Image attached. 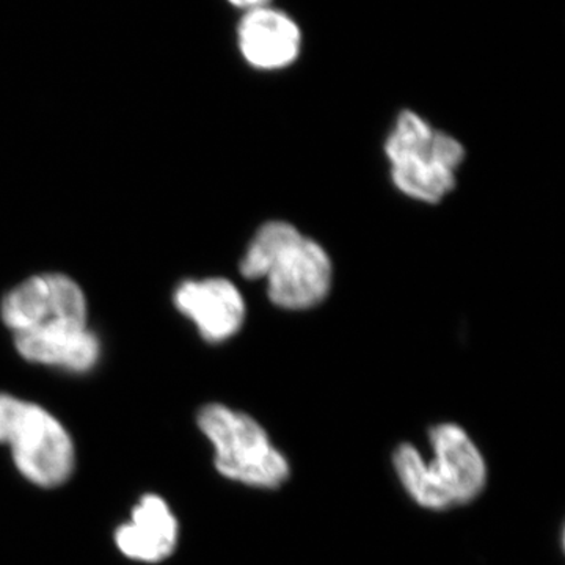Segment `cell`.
Returning a JSON list of instances; mask_svg holds the SVG:
<instances>
[{"mask_svg": "<svg viewBox=\"0 0 565 565\" xmlns=\"http://www.w3.org/2000/svg\"><path fill=\"white\" fill-rule=\"evenodd\" d=\"M241 274L266 280L270 302L282 310H308L332 288V262L321 245L288 222H269L253 237Z\"/></svg>", "mask_w": 565, "mask_h": 565, "instance_id": "cell-1", "label": "cell"}, {"mask_svg": "<svg viewBox=\"0 0 565 565\" xmlns=\"http://www.w3.org/2000/svg\"><path fill=\"white\" fill-rule=\"evenodd\" d=\"M433 459L426 460L412 445L394 452V468L416 503L427 509L470 503L484 489L487 470L479 452L462 427L441 424L430 433Z\"/></svg>", "mask_w": 565, "mask_h": 565, "instance_id": "cell-2", "label": "cell"}, {"mask_svg": "<svg viewBox=\"0 0 565 565\" xmlns=\"http://www.w3.org/2000/svg\"><path fill=\"white\" fill-rule=\"evenodd\" d=\"M394 185L411 199L438 203L455 189L465 158L459 140L438 131L415 111H401L385 143Z\"/></svg>", "mask_w": 565, "mask_h": 565, "instance_id": "cell-3", "label": "cell"}, {"mask_svg": "<svg viewBox=\"0 0 565 565\" xmlns=\"http://www.w3.org/2000/svg\"><path fill=\"white\" fill-rule=\"evenodd\" d=\"M0 444L10 446L17 467L35 484H62L73 471L74 446L65 427L40 405L10 394H0Z\"/></svg>", "mask_w": 565, "mask_h": 565, "instance_id": "cell-4", "label": "cell"}, {"mask_svg": "<svg viewBox=\"0 0 565 565\" xmlns=\"http://www.w3.org/2000/svg\"><path fill=\"white\" fill-rule=\"evenodd\" d=\"M199 424L214 446L218 471L226 478L264 489H275L288 479V460L250 416L211 404L200 412Z\"/></svg>", "mask_w": 565, "mask_h": 565, "instance_id": "cell-5", "label": "cell"}, {"mask_svg": "<svg viewBox=\"0 0 565 565\" xmlns=\"http://www.w3.org/2000/svg\"><path fill=\"white\" fill-rule=\"evenodd\" d=\"M0 316L13 334L87 327V297L68 275H33L3 297Z\"/></svg>", "mask_w": 565, "mask_h": 565, "instance_id": "cell-6", "label": "cell"}, {"mask_svg": "<svg viewBox=\"0 0 565 565\" xmlns=\"http://www.w3.org/2000/svg\"><path fill=\"white\" fill-rule=\"evenodd\" d=\"M173 302L210 343L230 340L244 323L243 294L226 278L182 281L174 291Z\"/></svg>", "mask_w": 565, "mask_h": 565, "instance_id": "cell-7", "label": "cell"}, {"mask_svg": "<svg viewBox=\"0 0 565 565\" xmlns=\"http://www.w3.org/2000/svg\"><path fill=\"white\" fill-rule=\"evenodd\" d=\"M237 44L253 68L282 70L299 58L302 32L289 14L267 6L245 11L237 24Z\"/></svg>", "mask_w": 565, "mask_h": 565, "instance_id": "cell-8", "label": "cell"}, {"mask_svg": "<svg viewBox=\"0 0 565 565\" xmlns=\"http://www.w3.org/2000/svg\"><path fill=\"white\" fill-rule=\"evenodd\" d=\"M14 345L29 362L61 367L71 373H87L102 356L99 338L88 326L14 334Z\"/></svg>", "mask_w": 565, "mask_h": 565, "instance_id": "cell-9", "label": "cell"}, {"mask_svg": "<svg viewBox=\"0 0 565 565\" xmlns=\"http://www.w3.org/2000/svg\"><path fill=\"white\" fill-rule=\"evenodd\" d=\"M122 555L141 563H158L177 546L178 523L162 498L147 494L132 511L131 522L115 534Z\"/></svg>", "mask_w": 565, "mask_h": 565, "instance_id": "cell-10", "label": "cell"}, {"mask_svg": "<svg viewBox=\"0 0 565 565\" xmlns=\"http://www.w3.org/2000/svg\"><path fill=\"white\" fill-rule=\"evenodd\" d=\"M236 9H243L245 11L262 9V7L270 6L273 0H228Z\"/></svg>", "mask_w": 565, "mask_h": 565, "instance_id": "cell-11", "label": "cell"}]
</instances>
